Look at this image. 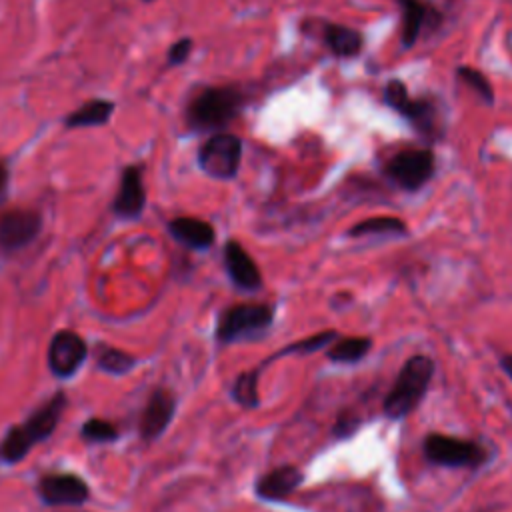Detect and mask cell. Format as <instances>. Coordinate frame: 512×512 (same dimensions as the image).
I'll use <instances>...</instances> for the list:
<instances>
[{
	"label": "cell",
	"instance_id": "obj_1",
	"mask_svg": "<svg viewBox=\"0 0 512 512\" xmlns=\"http://www.w3.org/2000/svg\"><path fill=\"white\" fill-rule=\"evenodd\" d=\"M66 402L68 400L64 390H58L32 414H28L24 422L14 424L0 440V462L8 466L18 464L34 446L48 440L58 428V422L66 410Z\"/></svg>",
	"mask_w": 512,
	"mask_h": 512
},
{
	"label": "cell",
	"instance_id": "obj_2",
	"mask_svg": "<svg viewBox=\"0 0 512 512\" xmlns=\"http://www.w3.org/2000/svg\"><path fill=\"white\" fill-rule=\"evenodd\" d=\"M436 372V364L426 354L410 356L400 372L396 374L394 384L382 400V412L388 420H402L412 414L422 398L428 392L432 376Z\"/></svg>",
	"mask_w": 512,
	"mask_h": 512
},
{
	"label": "cell",
	"instance_id": "obj_3",
	"mask_svg": "<svg viewBox=\"0 0 512 512\" xmlns=\"http://www.w3.org/2000/svg\"><path fill=\"white\" fill-rule=\"evenodd\" d=\"M242 104L244 94L236 86H206L188 100L184 120L194 132L220 130L238 116Z\"/></svg>",
	"mask_w": 512,
	"mask_h": 512
},
{
	"label": "cell",
	"instance_id": "obj_4",
	"mask_svg": "<svg viewBox=\"0 0 512 512\" xmlns=\"http://www.w3.org/2000/svg\"><path fill=\"white\" fill-rule=\"evenodd\" d=\"M276 308L268 302H240L224 308L216 322V340L222 346L258 340L274 324Z\"/></svg>",
	"mask_w": 512,
	"mask_h": 512
},
{
	"label": "cell",
	"instance_id": "obj_5",
	"mask_svg": "<svg viewBox=\"0 0 512 512\" xmlns=\"http://www.w3.org/2000/svg\"><path fill=\"white\" fill-rule=\"evenodd\" d=\"M422 456L432 466L468 470H476L490 460L488 448L480 442L442 432H430L422 438Z\"/></svg>",
	"mask_w": 512,
	"mask_h": 512
},
{
	"label": "cell",
	"instance_id": "obj_6",
	"mask_svg": "<svg viewBox=\"0 0 512 512\" xmlns=\"http://www.w3.org/2000/svg\"><path fill=\"white\" fill-rule=\"evenodd\" d=\"M200 170L214 180H232L242 162V140L230 132L208 136L198 148Z\"/></svg>",
	"mask_w": 512,
	"mask_h": 512
},
{
	"label": "cell",
	"instance_id": "obj_7",
	"mask_svg": "<svg viewBox=\"0 0 512 512\" xmlns=\"http://www.w3.org/2000/svg\"><path fill=\"white\" fill-rule=\"evenodd\" d=\"M434 154L428 148H410L394 154L384 172L402 190H420L434 174Z\"/></svg>",
	"mask_w": 512,
	"mask_h": 512
},
{
	"label": "cell",
	"instance_id": "obj_8",
	"mask_svg": "<svg viewBox=\"0 0 512 512\" xmlns=\"http://www.w3.org/2000/svg\"><path fill=\"white\" fill-rule=\"evenodd\" d=\"M44 218L36 208H8L0 212V250L16 252L30 246L42 232Z\"/></svg>",
	"mask_w": 512,
	"mask_h": 512
},
{
	"label": "cell",
	"instance_id": "obj_9",
	"mask_svg": "<svg viewBox=\"0 0 512 512\" xmlns=\"http://www.w3.org/2000/svg\"><path fill=\"white\" fill-rule=\"evenodd\" d=\"M86 358H88V344L74 330H68V328L58 330L48 342L46 364L56 378H72L80 370V366L86 362Z\"/></svg>",
	"mask_w": 512,
	"mask_h": 512
},
{
	"label": "cell",
	"instance_id": "obj_10",
	"mask_svg": "<svg viewBox=\"0 0 512 512\" xmlns=\"http://www.w3.org/2000/svg\"><path fill=\"white\" fill-rule=\"evenodd\" d=\"M36 494L46 506H82L90 500L86 480L70 472H48L40 476Z\"/></svg>",
	"mask_w": 512,
	"mask_h": 512
},
{
	"label": "cell",
	"instance_id": "obj_11",
	"mask_svg": "<svg viewBox=\"0 0 512 512\" xmlns=\"http://www.w3.org/2000/svg\"><path fill=\"white\" fill-rule=\"evenodd\" d=\"M146 208V188L140 164H126L120 172L110 212L120 220H138Z\"/></svg>",
	"mask_w": 512,
	"mask_h": 512
},
{
	"label": "cell",
	"instance_id": "obj_12",
	"mask_svg": "<svg viewBox=\"0 0 512 512\" xmlns=\"http://www.w3.org/2000/svg\"><path fill=\"white\" fill-rule=\"evenodd\" d=\"M176 414V396L168 388H154L140 412L138 434L142 440L152 442L160 438Z\"/></svg>",
	"mask_w": 512,
	"mask_h": 512
},
{
	"label": "cell",
	"instance_id": "obj_13",
	"mask_svg": "<svg viewBox=\"0 0 512 512\" xmlns=\"http://www.w3.org/2000/svg\"><path fill=\"white\" fill-rule=\"evenodd\" d=\"M224 270L230 278V282L244 292H258L264 286L262 272L254 258L244 250V246L238 240H228L224 244L222 252Z\"/></svg>",
	"mask_w": 512,
	"mask_h": 512
},
{
	"label": "cell",
	"instance_id": "obj_14",
	"mask_svg": "<svg viewBox=\"0 0 512 512\" xmlns=\"http://www.w3.org/2000/svg\"><path fill=\"white\" fill-rule=\"evenodd\" d=\"M304 480L306 476L302 468L294 464H282L268 470L266 474H260L254 482V492L260 500L280 502L294 494L304 484Z\"/></svg>",
	"mask_w": 512,
	"mask_h": 512
},
{
	"label": "cell",
	"instance_id": "obj_15",
	"mask_svg": "<svg viewBox=\"0 0 512 512\" xmlns=\"http://www.w3.org/2000/svg\"><path fill=\"white\" fill-rule=\"evenodd\" d=\"M168 234L188 250H208L216 242V230L210 222L194 216H176L168 222Z\"/></svg>",
	"mask_w": 512,
	"mask_h": 512
},
{
	"label": "cell",
	"instance_id": "obj_16",
	"mask_svg": "<svg viewBox=\"0 0 512 512\" xmlns=\"http://www.w3.org/2000/svg\"><path fill=\"white\" fill-rule=\"evenodd\" d=\"M386 102L396 108L400 114L410 118L422 132H430L434 124V108L426 100H412L406 86L400 80L388 82L384 90Z\"/></svg>",
	"mask_w": 512,
	"mask_h": 512
},
{
	"label": "cell",
	"instance_id": "obj_17",
	"mask_svg": "<svg viewBox=\"0 0 512 512\" xmlns=\"http://www.w3.org/2000/svg\"><path fill=\"white\" fill-rule=\"evenodd\" d=\"M116 102L108 98H90L70 110L64 118L66 130H80V128H100L110 122L114 116Z\"/></svg>",
	"mask_w": 512,
	"mask_h": 512
},
{
	"label": "cell",
	"instance_id": "obj_18",
	"mask_svg": "<svg viewBox=\"0 0 512 512\" xmlns=\"http://www.w3.org/2000/svg\"><path fill=\"white\" fill-rule=\"evenodd\" d=\"M372 338L370 336H344L336 338L326 350L324 356L328 362L334 364H356L368 356L372 350Z\"/></svg>",
	"mask_w": 512,
	"mask_h": 512
},
{
	"label": "cell",
	"instance_id": "obj_19",
	"mask_svg": "<svg viewBox=\"0 0 512 512\" xmlns=\"http://www.w3.org/2000/svg\"><path fill=\"white\" fill-rule=\"evenodd\" d=\"M338 338V332L336 330H320L316 334H310V336H304L300 340H294L290 344H286L284 348L276 350L274 354H270L258 368L264 370L270 362H274L276 358H284V356H306V354H314V352H320V350H326L334 340Z\"/></svg>",
	"mask_w": 512,
	"mask_h": 512
},
{
	"label": "cell",
	"instance_id": "obj_20",
	"mask_svg": "<svg viewBox=\"0 0 512 512\" xmlns=\"http://www.w3.org/2000/svg\"><path fill=\"white\" fill-rule=\"evenodd\" d=\"M408 232V226L404 220L396 216H372L366 220L356 222L350 230V238H360V236H404Z\"/></svg>",
	"mask_w": 512,
	"mask_h": 512
},
{
	"label": "cell",
	"instance_id": "obj_21",
	"mask_svg": "<svg viewBox=\"0 0 512 512\" xmlns=\"http://www.w3.org/2000/svg\"><path fill=\"white\" fill-rule=\"evenodd\" d=\"M260 374L262 370L256 366L252 370L240 372L230 388V396L232 400L244 408V410H256L260 406V392H258V384H260Z\"/></svg>",
	"mask_w": 512,
	"mask_h": 512
},
{
	"label": "cell",
	"instance_id": "obj_22",
	"mask_svg": "<svg viewBox=\"0 0 512 512\" xmlns=\"http://www.w3.org/2000/svg\"><path fill=\"white\" fill-rule=\"evenodd\" d=\"M324 40L330 48L332 54L336 56H354L362 50V36L360 32L348 28V26H342V24H328L324 28Z\"/></svg>",
	"mask_w": 512,
	"mask_h": 512
},
{
	"label": "cell",
	"instance_id": "obj_23",
	"mask_svg": "<svg viewBox=\"0 0 512 512\" xmlns=\"http://www.w3.org/2000/svg\"><path fill=\"white\" fill-rule=\"evenodd\" d=\"M96 366L110 376H124L130 370H134L136 356L122 348L108 346L102 342L96 346Z\"/></svg>",
	"mask_w": 512,
	"mask_h": 512
},
{
	"label": "cell",
	"instance_id": "obj_24",
	"mask_svg": "<svg viewBox=\"0 0 512 512\" xmlns=\"http://www.w3.org/2000/svg\"><path fill=\"white\" fill-rule=\"evenodd\" d=\"M402 6V44L404 48H410L426 24L428 6L420 0H400Z\"/></svg>",
	"mask_w": 512,
	"mask_h": 512
},
{
	"label": "cell",
	"instance_id": "obj_25",
	"mask_svg": "<svg viewBox=\"0 0 512 512\" xmlns=\"http://www.w3.org/2000/svg\"><path fill=\"white\" fill-rule=\"evenodd\" d=\"M80 438L88 444H110L120 438V430L108 420L88 418L80 428Z\"/></svg>",
	"mask_w": 512,
	"mask_h": 512
},
{
	"label": "cell",
	"instance_id": "obj_26",
	"mask_svg": "<svg viewBox=\"0 0 512 512\" xmlns=\"http://www.w3.org/2000/svg\"><path fill=\"white\" fill-rule=\"evenodd\" d=\"M458 74H460V78L480 96V98H484L486 102H492V98H494V92H492V86H490V82L484 78V74H480L478 70H474V68H468V66H464V68H458Z\"/></svg>",
	"mask_w": 512,
	"mask_h": 512
},
{
	"label": "cell",
	"instance_id": "obj_27",
	"mask_svg": "<svg viewBox=\"0 0 512 512\" xmlns=\"http://www.w3.org/2000/svg\"><path fill=\"white\" fill-rule=\"evenodd\" d=\"M362 420L358 414H354L352 410H342L334 422V428H332V436L336 438H348L352 436L358 428H360Z\"/></svg>",
	"mask_w": 512,
	"mask_h": 512
},
{
	"label": "cell",
	"instance_id": "obj_28",
	"mask_svg": "<svg viewBox=\"0 0 512 512\" xmlns=\"http://www.w3.org/2000/svg\"><path fill=\"white\" fill-rule=\"evenodd\" d=\"M192 46H194V42H192V38H188V36L178 38L176 42H172L170 48H168V52H166V64H168V66H180V64H184V62L188 60L190 52H192Z\"/></svg>",
	"mask_w": 512,
	"mask_h": 512
},
{
	"label": "cell",
	"instance_id": "obj_29",
	"mask_svg": "<svg viewBox=\"0 0 512 512\" xmlns=\"http://www.w3.org/2000/svg\"><path fill=\"white\" fill-rule=\"evenodd\" d=\"M10 188V166L4 158H0V204L8 198Z\"/></svg>",
	"mask_w": 512,
	"mask_h": 512
},
{
	"label": "cell",
	"instance_id": "obj_30",
	"mask_svg": "<svg viewBox=\"0 0 512 512\" xmlns=\"http://www.w3.org/2000/svg\"><path fill=\"white\" fill-rule=\"evenodd\" d=\"M500 368L506 372V376L512 380V352L510 354H504L500 358Z\"/></svg>",
	"mask_w": 512,
	"mask_h": 512
},
{
	"label": "cell",
	"instance_id": "obj_31",
	"mask_svg": "<svg viewBox=\"0 0 512 512\" xmlns=\"http://www.w3.org/2000/svg\"><path fill=\"white\" fill-rule=\"evenodd\" d=\"M142 2H154V0H142Z\"/></svg>",
	"mask_w": 512,
	"mask_h": 512
}]
</instances>
